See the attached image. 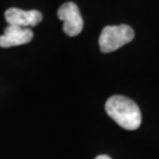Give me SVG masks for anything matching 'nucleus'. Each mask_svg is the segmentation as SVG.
<instances>
[{
  "mask_svg": "<svg viewBox=\"0 0 159 159\" xmlns=\"http://www.w3.org/2000/svg\"><path fill=\"white\" fill-rule=\"evenodd\" d=\"M58 18L64 23L63 30L68 37H75L83 31L84 20L78 6L72 1L65 2L59 7Z\"/></svg>",
  "mask_w": 159,
  "mask_h": 159,
  "instance_id": "3",
  "label": "nucleus"
},
{
  "mask_svg": "<svg viewBox=\"0 0 159 159\" xmlns=\"http://www.w3.org/2000/svg\"><path fill=\"white\" fill-rule=\"evenodd\" d=\"M106 113L125 130H137L142 124L140 108L130 98L112 96L105 104Z\"/></svg>",
  "mask_w": 159,
  "mask_h": 159,
  "instance_id": "1",
  "label": "nucleus"
},
{
  "mask_svg": "<svg viewBox=\"0 0 159 159\" xmlns=\"http://www.w3.org/2000/svg\"><path fill=\"white\" fill-rule=\"evenodd\" d=\"M134 38V31L129 25L106 26L99 37V47L102 53H110L131 43Z\"/></svg>",
  "mask_w": 159,
  "mask_h": 159,
  "instance_id": "2",
  "label": "nucleus"
},
{
  "mask_svg": "<svg viewBox=\"0 0 159 159\" xmlns=\"http://www.w3.org/2000/svg\"><path fill=\"white\" fill-rule=\"evenodd\" d=\"M96 159H111V158L108 156H106V154H100V156L96 157Z\"/></svg>",
  "mask_w": 159,
  "mask_h": 159,
  "instance_id": "6",
  "label": "nucleus"
},
{
  "mask_svg": "<svg viewBox=\"0 0 159 159\" xmlns=\"http://www.w3.org/2000/svg\"><path fill=\"white\" fill-rule=\"evenodd\" d=\"M5 20L8 25L18 26L23 29H29L37 26L43 20L41 12L37 10L31 11H24L17 7H11L5 12Z\"/></svg>",
  "mask_w": 159,
  "mask_h": 159,
  "instance_id": "4",
  "label": "nucleus"
},
{
  "mask_svg": "<svg viewBox=\"0 0 159 159\" xmlns=\"http://www.w3.org/2000/svg\"><path fill=\"white\" fill-rule=\"evenodd\" d=\"M33 39V32L31 29H23L18 26L8 25L4 31V34L0 35V47H14L29 44Z\"/></svg>",
  "mask_w": 159,
  "mask_h": 159,
  "instance_id": "5",
  "label": "nucleus"
}]
</instances>
